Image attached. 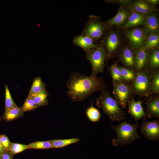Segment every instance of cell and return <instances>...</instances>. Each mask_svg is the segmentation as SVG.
<instances>
[{
  "label": "cell",
  "instance_id": "cell-4",
  "mask_svg": "<svg viewBox=\"0 0 159 159\" xmlns=\"http://www.w3.org/2000/svg\"><path fill=\"white\" fill-rule=\"evenodd\" d=\"M150 71L147 69L137 72L136 78L130 85L134 95L150 96Z\"/></svg>",
  "mask_w": 159,
  "mask_h": 159
},
{
  "label": "cell",
  "instance_id": "cell-8",
  "mask_svg": "<svg viewBox=\"0 0 159 159\" xmlns=\"http://www.w3.org/2000/svg\"><path fill=\"white\" fill-rule=\"evenodd\" d=\"M107 29L104 23L97 18L92 17L85 25L82 34L90 37L95 42L103 36Z\"/></svg>",
  "mask_w": 159,
  "mask_h": 159
},
{
  "label": "cell",
  "instance_id": "cell-22",
  "mask_svg": "<svg viewBox=\"0 0 159 159\" xmlns=\"http://www.w3.org/2000/svg\"><path fill=\"white\" fill-rule=\"evenodd\" d=\"M150 96L159 93V71H150Z\"/></svg>",
  "mask_w": 159,
  "mask_h": 159
},
{
  "label": "cell",
  "instance_id": "cell-40",
  "mask_svg": "<svg viewBox=\"0 0 159 159\" xmlns=\"http://www.w3.org/2000/svg\"><path fill=\"white\" fill-rule=\"evenodd\" d=\"M1 156L0 155V159H1Z\"/></svg>",
  "mask_w": 159,
  "mask_h": 159
},
{
  "label": "cell",
  "instance_id": "cell-24",
  "mask_svg": "<svg viewBox=\"0 0 159 159\" xmlns=\"http://www.w3.org/2000/svg\"><path fill=\"white\" fill-rule=\"evenodd\" d=\"M48 93L45 90L40 92L28 96V97H31L33 99L37 107H38L48 104Z\"/></svg>",
  "mask_w": 159,
  "mask_h": 159
},
{
  "label": "cell",
  "instance_id": "cell-13",
  "mask_svg": "<svg viewBox=\"0 0 159 159\" xmlns=\"http://www.w3.org/2000/svg\"><path fill=\"white\" fill-rule=\"evenodd\" d=\"M130 12L124 7L120 6L117 14L104 23L106 28L113 26H120L123 25L127 20Z\"/></svg>",
  "mask_w": 159,
  "mask_h": 159
},
{
  "label": "cell",
  "instance_id": "cell-34",
  "mask_svg": "<svg viewBox=\"0 0 159 159\" xmlns=\"http://www.w3.org/2000/svg\"><path fill=\"white\" fill-rule=\"evenodd\" d=\"M0 142L2 146L7 151L11 143L8 137L4 135H0Z\"/></svg>",
  "mask_w": 159,
  "mask_h": 159
},
{
  "label": "cell",
  "instance_id": "cell-27",
  "mask_svg": "<svg viewBox=\"0 0 159 159\" xmlns=\"http://www.w3.org/2000/svg\"><path fill=\"white\" fill-rule=\"evenodd\" d=\"M46 85L41 78L38 76L34 80L28 96L40 92L45 89Z\"/></svg>",
  "mask_w": 159,
  "mask_h": 159
},
{
  "label": "cell",
  "instance_id": "cell-5",
  "mask_svg": "<svg viewBox=\"0 0 159 159\" xmlns=\"http://www.w3.org/2000/svg\"><path fill=\"white\" fill-rule=\"evenodd\" d=\"M86 58L92 67V73L90 76L96 78L97 74L103 72L104 70L105 61L106 54L102 45L86 52Z\"/></svg>",
  "mask_w": 159,
  "mask_h": 159
},
{
  "label": "cell",
  "instance_id": "cell-6",
  "mask_svg": "<svg viewBox=\"0 0 159 159\" xmlns=\"http://www.w3.org/2000/svg\"><path fill=\"white\" fill-rule=\"evenodd\" d=\"M113 97L119 106L125 108L134 95L130 84L123 81L112 82Z\"/></svg>",
  "mask_w": 159,
  "mask_h": 159
},
{
  "label": "cell",
  "instance_id": "cell-15",
  "mask_svg": "<svg viewBox=\"0 0 159 159\" xmlns=\"http://www.w3.org/2000/svg\"><path fill=\"white\" fill-rule=\"evenodd\" d=\"M134 51L135 70L138 72L145 69L150 51L143 47Z\"/></svg>",
  "mask_w": 159,
  "mask_h": 159
},
{
  "label": "cell",
  "instance_id": "cell-26",
  "mask_svg": "<svg viewBox=\"0 0 159 159\" xmlns=\"http://www.w3.org/2000/svg\"><path fill=\"white\" fill-rule=\"evenodd\" d=\"M80 139L77 138L63 139H53L49 140L53 148H62L68 145L79 142Z\"/></svg>",
  "mask_w": 159,
  "mask_h": 159
},
{
  "label": "cell",
  "instance_id": "cell-30",
  "mask_svg": "<svg viewBox=\"0 0 159 159\" xmlns=\"http://www.w3.org/2000/svg\"><path fill=\"white\" fill-rule=\"evenodd\" d=\"M52 148H53L52 145L49 140L37 141L27 145V149H46Z\"/></svg>",
  "mask_w": 159,
  "mask_h": 159
},
{
  "label": "cell",
  "instance_id": "cell-7",
  "mask_svg": "<svg viewBox=\"0 0 159 159\" xmlns=\"http://www.w3.org/2000/svg\"><path fill=\"white\" fill-rule=\"evenodd\" d=\"M120 44V38L118 33L111 31L107 34L102 45L106 54L105 61H108L115 55Z\"/></svg>",
  "mask_w": 159,
  "mask_h": 159
},
{
  "label": "cell",
  "instance_id": "cell-29",
  "mask_svg": "<svg viewBox=\"0 0 159 159\" xmlns=\"http://www.w3.org/2000/svg\"><path fill=\"white\" fill-rule=\"evenodd\" d=\"M109 71L112 81H123L121 78L119 66L116 62L114 63L110 67Z\"/></svg>",
  "mask_w": 159,
  "mask_h": 159
},
{
  "label": "cell",
  "instance_id": "cell-2",
  "mask_svg": "<svg viewBox=\"0 0 159 159\" xmlns=\"http://www.w3.org/2000/svg\"><path fill=\"white\" fill-rule=\"evenodd\" d=\"M101 95L96 99V104L101 108L104 113L112 121H121L125 119V112L120 108L109 92L103 89Z\"/></svg>",
  "mask_w": 159,
  "mask_h": 159
},
{
  "label": "cell",
  "instance_id": "cell-12",
  "mask_svg": "<svg viewBox=\"0 0 159 159\" xmlns=\"http://www.w3.org/2000/svg\"><path fill=\"white\" fill-rule=\"evenodd\" d=\"M144 101V100H138L135 101L133 97L128 102L129 113L135 121L140 120L142 118H146L147 116L142 106Z\"/></svg>",
  "mask_w": 159,
  "mask_h": 159
},
{
  "label": "cell",
  "instance_id": "cell-23",
  "mask_svg": "<svg viewBox=\"0 0 159 159\" xmlns=\"http://www.w3.org/2000/svg\"><path fill=\"white\" fill-rule=\"evenodd\" d=\"M159 44L158 33L151 34L147 36L143 47L150 51L158 49Z\"/></svg>",
  "mask_w": 159,
  "mask_h": 159
},
{
  "label": "cell",
  "instance_id": "cell-28",
  "mask_svg": "<svg viewBox=\"0 0 159 159\" xmlns=\"http://www.w3.org/2000/svg\"><path fill=\"white\" fill-rule=\"evenodd\" d=\"M86 114L89 120L93 122L98 121L100 118L99 111L93 106L92 102H91V106L87 109Z\"/></svg>",
  "mask_w": 159,
  "mask_h": 159
},
{
  "label": "cell",
  "instance_id": "cell-11",
  "mask_svg": "<svg viewBox=\"0 0 159 159\" xmlns=\"http://www.w3.org/2000/svg\"><path fill=\"white\" fill-rule=\"evenodd\" d=\"M117 55L119 60L125 66L124 67L135 70L134 50L130 47L126 46L122 49Z\"/></svg>",
  "mask_w": 159,
  "mask_h": 159
},
{
  "label": "cell",
  "instance_id": "cell-33",
  "mask_svg": "<svg viewBox=\"0 0 159 159\" xmlns=\"http://www.w3.org/2000/svg\"><path fill=\"white\" fill-rule=\"evenodd\" d=\"M37 108L33 99L31 97L28 96L21 107L24 112L33 110Z\"/></svg>",
  "mask_w": 159,
  "mask_h": 159
},
{
  "label": "cell",
  "instance_id": "cell-35",
  "mask_svg": "<svg viewBox=\"0 0 159 159\" xmlns=\"http://www.w3.org/2000/svg\"><path fill=\"white\" fill-rule=\"evenodd\" d=\"M133 1L129 0H120L108 1V2L112 3H117L120 5L121 6L126 7Z\"/></svg>",
  "mask_w": 159,
  "mask_h": 159
},
{
  "label": "cell",
  "instance_id": "cell-31",
  "mask_svg": "<svg viewBox=\"0 0 159 159\" xmlns=\"http://www.w3.org/2000/svg\"><path fill=\"white\" fill-rule=\"evenodd\" d=\"M27 149V145L11 143L7 151L12 154H15Z\"/></svg>",
  "mask_w": 159,
  "mask_h": 159
},
{
  "label": "cell",
  "instance_id": "cell-9",
  "mask_svg": "<svg viewBox=\"0 0 159 159\" xmlns=\"http://www.w3.org/2000/svg\"><path fill=\"white\" fill-rule=\"evenodd\" d=\"M125 34L131 48L135 50L143 46L148 35L144 29L140 28H135L127 30Z\"/></svg>",
  "mask_w": 159,
  "mask_h": 159
},
{
  "label": "cell",
  "instance_id": "cell-39",
  "mask_svg": "<svg viewBox=\"0 0 159 159\" xmlns=\"http://www.w3.org/2000/svg\"><path fill=\"white\" fill-rule=\"evenodd\" d=\"M1 117L0 116V122H1Z\"/></svg>",
  "mask_w": 159,
  "mask_h": 159
},
{
  "label": "cell",
  "instance_id": "cell-16",
  "mask_svg": "<svg viewBox=\"0 0 159 159\" xmlns=\"http://www.w3.org/2000/svg\"><path fill=\"white\" fill-rule=\"evenodd\" d=\"M146 113L148 118L155 117L159 119V95L151 96L145 102Z\"/></svg>",
  "mask_w": 159,
  "mask_h": 159
},
{
  "label": "cell",
  "instance_id": "cell-21",
  "mask_svg": "<svg viewBox=\"0 0 159 159\" xmlns=\"http://www.w3.org/2000/svg\"><path fill=\"white\" fill-rule=\"evenodd\" d=\"M24 112L21 108L16 105L10 109H5L3 118L7 121H11L22 117Z\"/></svg>",
  "mask_w": 159,
  "mask_h": 159
},
{
  "label": "cell",
  "instance_id": "cell-37",
  "mask_svg": "<svg viewBox=\"0 0 159 159\" xmlns=\"http://www.w3.org/2000/svg\"><path fill=\"white\" fill-rule=\"evenodd\" d=\"M146 1L150 5L154 7L158 5L159 2V0H146Z\"/></svg>",
  "mask_w": 159,
  "mask_h": 159
},
{
  "label": "cell",
  "instance_id": "cell-1",
  "mask_svg": "<svg viewBox=\"0 0 159 159\" xmlns=\"http://www.w3.org/2000/svg\"><path fill=\"white\" fill-rule=\"evenodd\" d=\"M66 94L73 101H84L95 92L106 88L102 77L92 78L77 72L72 73L66 84Z\"/></svg>",
  "mask_w": 159,
  "mask_h": 159
},
{
  "label": "cell",
  "instance_id": "cell-18",
  "mask_svg": "<svg viewBox=\"0 0 159 159\" xmlns=\"http://www.w3.org/2000/svg\"><path fill=\"white\" fill-rule=\"evenodd\" d=\"M73 42L74 44L86 52L94 49L98 46L91 38L82 34L75 37Z\"/></svg>",
  "mask_w": 159,
  "mask_h": 159
},
{
  "label": "cell",
  "instance_id": "cell-32",
  "mask_svg": "<svg viewBox=\"0 0 159 159\" xmlns=\"http://www.w3.org/2000/svg\"><path fill=\"white\" fill-rule=\"evenodd\" d=\"M5 109H9L15 107L16 105L12 98L8 86L5 85Z\"/></svg>",
  "mask_w": 159,
  "mask_h": 159
},
{
  "label": "cell",
  "instance_id": "cell-38",
  "mask_svg": "<svg viewBox=\"0 0 159 159\" xmlns=\"http://www.w3.org/2000/svg\"><path fill=\"white\" fill-rule=\"evenodd\" d=\"M7 151L2 146L0 142V155L1 156L2 154L5 152Z\"/></svg>",
  "mask_w": 159,
  "mask_h": 159
},
{
  "label": "cell",
  "instance_id": "cell-36",
  "mask_svg": "<svg viewBox=\"0 0 159 159\" xmlns=\"http://www.w3.org/2000/svg\"><path fill=\"white\" fill-rule=\"evenodd\" d=\"M5 152L1 155L2 159H12V157L11 153L9 152Z\"/></svg>",
  "mask_w": 159,
  "mask_h": 159
},
{
  "label": "cell",
  "instance_id": "cell-3",
  "mask_svg": "<svg viewBox=\"0 0 159 159\" xmlns=\"http://www.w3.org/2000/svg\"><path fill=\"white\" fill-rule=\"evenodd\" d=\"M139 126L138 122L130 124L126 121L121 122L116 125H112L111 129L117 134L115 138L112 140V144L114 146L124 145L130 144L140 138L137 132Z\"/></svg>",
  "mask_w": 159,
  "mask_h": 159
},
{
  "label": "cell",
  "instance_id": "cell-19",
  "mask_svg": "<svg viewBox=\"0 0 159 159\" xmlns=\"http://www.w3.org/2000/svg\"><path fill=\"white\" fill-rule=\"evenodd\" d=\"M145 15L135 12H131L126 21L122 26L124 29L129 28L134 26L144 24Z\"/></svg>",
  "mask_w": 159,
  "mask_h": 159
},
{
  "label": "cell",
  "instance_id": "cell-20",
  "mask_svg": "<svg viewBox=\"0 0 159 159\" xmlns=\"http://www.w3.org/2000/svg\"><path fill=\"white\" fill-rule=\"evenodd\" d=\"M151 51L149 52L145 69L150 71L158 70L159 68V50L156 49Z\"/></svg>",
  "mask_w": 159,
  "mask_h": 159
},
{
  "label": "cell",
  "instance_id": "cell-25",
  "mask_svg": "<svg viewBox=\"0 0 159 159\" xmlns=\"http://www.w3.org/2000/svg\"><path fill=\"white\" fill-rule=\"evenodd\" d=\"M121 78L125 82L130 84L135 79L137 72L123 66L119 67Z\"/></svg>",
  "mask_w": 159,
  "mask_h": 159
},
{
  "label": "cell",
  "instance_id": "cell-17",
  "mask_svg": "<svg viewBox=\"0 0 159 159\" xmlns=\"http://www.w3.org/2000/svg\"><path fill=\"white\" fill-rule=\"evenodd\" d=\"M143 25L148 34L158 33L159 21L158 17L155 12L149 13L145 15Z\"/></svg>",
  "mask_w": 159,
  "mask_h": 159
},
{
  "label": "cell",
  "instance_id": "cell-14",
  "mask_svg": "<svg viewBox=\"0 0 159 159\" xmlns=\"http://www.w3.org/2000/svg\"><path fill=\"white\" fill-rule=\"evenodd\" d=\"M125 8L130 12H135L144 15L158 10L156 8L151 6L146 0L133 1Z\"/></svg>",
  "mask_w": 159,
  "mask_h": 159
},
{
  "label": "cell",
  "instance_id": "cell-10",
  "mask_svg": "<svg viewBox=\"0 0 159 159\" xmlns=\"http://www.w3.org/2000/svg\"><path fill=\"white\" fill-rule=\"evenodd\" d=\"M142 134L150 140H158L159 139V121L156 120L152 121H143L140 127Z\"/></svg>",
  "mask_w": 159,
  "mask_h": 159
}]
</instances>
